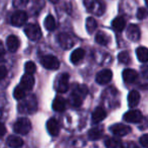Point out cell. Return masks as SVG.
Instances as JSON below:
<instances>
[{
  "label": "cell",
  "instance_id": "6da1fadb",
  "mask_svg": "<svg viewBox=\"0 0 148 148\" xmlns=\"http://www.w3.org/2000/svg\"><path fill=\"white\" fill-rule=\"evenodd\" d=\"M21 103L18 105V112L21 114H33L38 109V101L36 95H29L27 97H23L21 99Z\"/></svg>",
  "mask_w": 148,
  "mask_h": 148
},
{
  "label": "cell",
  "instance_id": "7a4b0ae2",
  "mask_svg": "<svg viewBox=\"0 0 148 148\" xmlns=\"http://www.w3.org/2000/svg\"><path fill=\"white\" fill-rule=\"evenodd\" d=\"M32 129V124L31 121L27 118H19L13 125V131L17 134H21V135H25L27 134Z\"/></svg>",
  "mask_w": 148,
  "mask_h": 148
},
{
  "label": "cell",
  "instance_id": "3957f363",
  "mask_svg": "<svg viewBox=\"0 0 148 148\" xmlns=\"http://www.w3.org/2000/svg\"><path fill=\"white\" fill-rule=\"evenodd\" d=\"M84 5L88 11H91L97 15H101L105 11V5L97 0H84Z\"/></svg>",
  "mask_w": 148,
  "mask_h": 148
},
{
  "label": "cell",
  "instance_id": "277c9868",
  "mask_svg": "<svg viewBox=\"0 0 148 148\" xmlns=\"http://www.w3.org/2000/svg\"><path fill=\"white\" fill-rule=\"evenodd\" d=\"M25 33L27 35V37L29 40H32V41H38L42 37L41 29L36 23H29V25H27L25 27Z\"/></svg>",
  "mask_w": 148,
  "mask_h": 148
},
{
  "label": "cell",
  "instance_id": "5b68a950",
  "mask_svg": "<svg viewBox=\"0 0 148 148\" xmlns=\"http://www.w3.org/2000/svg\"><path fill=\"white\" fill-rule=\"evenodd\" d=\"M41 63L46 69H49V70H57L60 67L59 60L53 55L44 56L41 60Z\"/></svg>",
  "mask_w": 148,
  "mask_h": 148
},
{
  "label": "cell",
  "instance_id": "8992f818",
  "mask_svg": "<svg viewBox=\"0 0 148 148\" xmlns=\"http://www.w3.org/2000/svg\"><path fill=\"white\" fill-rule=\"evenodd\" d=\"M68 87H69V74H61L56 81V89L59 92L64 93L68 90Z\"/></svg>",
  "mask_w": 148,
  "mask_h": 148
},
{
  "label": "cell",
  "instance_id": "52a82bcc",
  "mask_svg": "<svg viewBox=\"0 0 148 148\" xmlns=\"http://www.w3.org/2000/svg\"><path fill=\"white\" fill-rule=\"evenodd\" d=\"M27 21V14L23 10L15 11L14 13L11 16V25H14V27H21Z\"/></svg>",
  "mask_w": 148,
  "mask_h": 148
},
{
  "label": "cell",
  "instance_id": "ba28073f",
  "mask_svg": "<svg viewBox=\"0 0 148 148\" xmlns=\"http://www.w3.org/2000/svg\"><path fill=\"white\" fill-rule=\"evenodd\" d=\"M110 131L116 136H125L131 132V127L125 124H115L110 127Z\"/></svg>",
  "mask_w": 148,
  "mask_h": 148
},
{
  "label": "cell",
  "instance_id": "9c48e42d",
  "mask_svg": "<svg viewBox=\"0 0 148 148\" xmlns=\"http://www.w3.org/2000/svg\"><path fill=\"white\" fill-rule=\"evenodd\" d=\"M143 119L142 113L139 110H131L124 115V120L128 123H139Z\"/></svg>",
  "mask_w": 148,
  "mask_h": 148
},
{
  "label": "cell",
  "instance_id": "30bf717a",
  "mask_svg": "<svg viewBox=\"0 0 148 148\" xmlns=\"http://www.w3.org/2000/svg\"><path fill=\"white\" fill-rule=\"evenodd\" d=\"M112 77H113V73H112L111 70L109 69H103L101 71H99L97 74V77H95V80L99 84H107L110 81L112 80Z\"/></svg>",
  "mask_w": 148,
  "mask_h": 148
},
{
  "label": "cell",
  "instance_id": "8fae6325",
  "mask_svg": "<svg viewBox=\"0 0 148 148\" xmlns=\"http://www.w3.org/2000/svg\"><path fill=\"white\" fill-rule=\"evenodd\" d=\"M21 86H23V88L25 89L27 91L33 89L34 85H35V78L32 74L29 73H25L21 79Z\"/></svg>",
  "mask_w": 148,
  "mask_h": 148
},
{
  "label": "cell",
  "instance_id": "7c38bea8",
  "mask_svg": "<svg viewBox=\"0 0 148 148\" xmlns=\"http://www.w3.org/2000/svg\"><path fill=\"white\" fill-rule=\"evenodd\" d=\"M140 29L136 25H130L127 29V37L129 40L133 42H136L140 39L141 35H140Z\"/></svg>",
  "mask_w": 148,
  "mask_h": 148
},
{
  "label": "cell",
  "instance_id": "4fadbf2b",
  "mask_svg": "<svg viewBox=\"0 0 148 148\" xmlns=\"http://www.w3.org/2000/svg\"><path fill=\"white\" fill-rule=\"evenodd\" d=\"M138 73L133 69H125L123 71V79L126 83H133L137 80Z\"/></svg>",
  "mask_w": 148,
  "mask_h": 148
},
{
  "label": "cell",
  "instance_id": "5bb4252c",
  "mask_svg": "<svg viewBox=\"0 0 148 148\" xmlns=\"http://www.w3.org/2000/svg\"><path fill=\"white\" fill-rule=\"evenodd\" d=\"M85 55V51L81 48H78V49L74 50L73 52L70 55V60L73 64H78L80 61H82V59L84 58Z\"/></svg>",
  "mask_w": 148,
  "mask_h": 148
},
{
  "label": "cell",
  "instance_id": "9a60e30c",
  "mask_svg": "<svg viewBox=\"0 0 148 148\" xmlns=\"http://www.w3.org/2000/svg\"><path fill=\"white\" fill-rule=\"evenodd\" d=\"M47 130L52 136H58L60 131V127L58 122L55 119H50L47 122Z\"/></svg>",
  "mask_w": 148,
  "mask_h": 148
},
{
  "label": "cell",
  "instance_id": "2e32d148",
  "mask_svg": "<svg viewBox=\"0 0 148 148\" xmlns=\"http://www.w3.org/2000/svg\"><path fill=\"white\" fill-rule=\"evenodd\" d=\"M140 101V93L137 90H131L128 95V105L130 108H135Z\"/></svg>",
  "mask_w": 148,
  "mask_h": 148
},
{
  "label": "cell",
  "instance_id": "e0dca14e",
  "mask_svg": "<svg viewBox=\"0 0 148 148\" xmlns=\"http://www.w3.org/2000/svg\"><path fill=\"white\" fill-rule=\"evenodd\" d=\"M112 27H113L114 31L118 32V33H121L126 27V19L122 16L116 17L113 21V23H112Z\"/></svg>",
  "mask_w": 148,
  "mask_h": 148
},
{
  "label": "cell",
  "instance_id": "ac0fdd59",
  "mask_svg": "<svg viewBox=\"0 0 148 148\" xmlns=\"http://www.w3.org/2000/svg\"><path fill=\"white\" fill-rule=\"evenodd\" d=\"M6 45L9 51L14 53L19 48V40L15 36H9L6 40Z\"/></svg>",
  "mask_w": 148,
  "mask_h": 148
},
{
  "label": "cell",
  "instance_id": "d6986e66",
  "mask_svg": "<svg viewBox=\"0 0 148 148\" xmlns=\"http://www.w3.org/2000/svg\"><path fill=\"white\" fill-rule=\"evenodd\" d=\"M58 40H59L60 45H61L64 49H69L74 44V42L72 41L70 36H68L67 34H60L59 37H58Z\"/></svg>",
  "mask_w": 148,
  "mask_h": 148
},
{
  "label": "cell",
  "instance_id": "ffe728a7",
  "mask_svg": "<svg viewBox=\"0 0 148 148\" xmlns=\"http://www.w3.org/2000/svg\"><path fill=\"white\" fill-rule=\"evenodd\" d=\"M53 110L55 112H64L66 108V101L63 97H56L55 99L53 101Z\"/></svg>",
  "mask_w": 148,
  "mask_h": 148
},
{
  "label": "cell",
  "instance_id": "44dd1931",
  "mask_svg": "<svg viewBox=\"0 0 148 148\" xmlns=\"http://www.w3.org/2000/svg\"><path fill=\"white\" fill-rule=\"evenodd\" d=\"M107 113L103 108H97L92 113V122L93 123H99L106 119Z\"/></svg>",
  "mask_w": 148,
  "mask_h": 148
},
{
  "label": "cell",
  "instance_id": "7402d4cb",
  "mask_svg": "<svg viewBox=\"0 0 148 148\" xmlns=\"http://www.w3.org/2000/svg\"><path fill=\"white\" fill-rule=\"evenodd\" d=\"M6 144L9 146V147H21V146L23 145V141L21 138L17 137L15 135H11L7 138V141H6Z\"/></svg>",
  "mask_w": 148,
  "mask_h": 148
},
{
  "label": "cell",
  "instance_id": "603a6c76",
  "mask_svg": "<svg viewBox=\"0 0 148 148\" xmlns=\"http://www.w3.org/2000/svg\"><path fill=\"white\" fill-rule=\"evenodd\" d=\"M103 127L99 126V127H95L92 129H90L88 131V137L90 138V140H97L99 138L103 137Z\"/></svg>",
  "mask_w": 148,
  "mask_h": 148
},
{
  "label": "cell",
  "instance_id": "cb8c5ba5",
  "mask_svg": "<svg viewBox=\"0 0 148 148\" xmlns=\"http://www.w3.org/2000/svg\"><path fill=\"white\" fill-rule=\"evenodd\" d=\"M136 55L140 62L146 63L148 62V49L145 47H139L136 50Z\"/></svg>",
  "mask_w": 148,
  "mask_h": 148
},
{
  "label": "cell",
  "instance_id": "d4e9b609",
  "mask_svg": "<svg viewBox=\"0 0 148 148\" xmlns=\"http://www.w3.org/2000/svg\"><path fill=\"white\" fill-rule=\"evenodd\" d=\"M95 42L97 44H99V45L107 46L110 42V37L106 33H103V32H99L95 35Z\"/></svg>",
  "mask_w": 148,
  "mask_h": 148
},
{
  "label": "cell",
  "instance_id": "484cf974",
  "mask_svg": "<svg viewBox=\"0 0 148 148\" xmlns=\"http://www.w3.org/2000/svg\"><path fill=\"white\" fill-rule=\"evenodd\" d=\"M82 99H83L82 97H79L78 95H76L75 92H73V91H72L71 95H70V97H69V103H70V105H71L72 107L78 108V107H80L81 103H82Z\"/></svg>",
  "mask_w": 148,
  "mask_h": 148
},
{
  "label": "cell",
  "instance_id": "4316f807",
  "mask_svg": "<svg viewBox=\"0 0 148 148\" xmlns=\"http://www.w3.org/2000/svg\"><path fill=\"white\" fill-rule=\"evenodd\" d=\"M106 146L110 148H117V147H123V143L118 138H108L105 142Z\"/></svg>",
  "mask_w": 148,
  "mask_h": 148
},
{
  "label": "cell",
  "instance_id": "83f0119b",
  "mask_svg": "<svg viewBox=\"0 0 148 148\" xmlns=\"http://www.w3.org/2000/svg\"><path fill=\"white\" fill-rule=\"evenodd\" d=\"M44 25H45L46 29L52 32L56 29V21L55 18H54L52 15H48L45 18V21H44Z\"/></svg>",
  "mask_w": 148,
  "mask_h": 148
},
{
  "label": "cell",
  "instance_id": "f1b7e54d",
  "mask_svg": "<svg viewBox=\"0 0 148 148\" xmlns=\"http://www.w3.org/2000/svg\"><path fill=\"white\" fill-rule=\"evenodd\" d=\"M97 21H95L93 17H87L86 19V31L88 32L89 34H92L93 32L97 29Z\"/></svg>",
  "mask_w": 148,
  "mask_h": 148
},
{
  "label": "cell",
  "instance_id": "f546056e",
  "mask_svg": "<svg viewBox=\"0 0 148 148\" xmlns=\"http://www.w3.org/2000/svg\"><path fill=\"white\" fill-rule=\"evenodd\" d=\"M25 93H27V90H25L23 86L18 85V86H16L14 88V91H13V97H14V99L21 101V99H23V97H25Z\"/></svg>",
  "mask_w": 148,
  "mask_h": 148
},
{
  "label": "cell",
  "instance_id": "4dcf8cb0",
  "mask_svg": "<svg viewBox=\"0 0 148 148\" xmlns=\"http://www.w3.org/2000/svg\"><path fill=\"white\" fill-rule=\"evenodd\" d=\"M87 91H88V89L85 85H75V87H73V92L78 95L82 99L87 95Z\"/></svg>",
  "mask_w": 148,
  "mask_h": 148
},
{
  "label": "cell",
  "instance_id": "1f68e13d",
  "mask_svg": "<svg viewBox=\"0 0 148 148\" xmlns=\"http://www.w3.org/2000/svg\"><path fill=\"white\" fill-rule=\"evenodd\" d=\"M25 73H29V74H33L36 72L37 70V67H36V64L32 61H29L25 63Z\"/></svg>",
  "mask_w": 148,
  "mask_h": 148
},
{
  "label": "cell",
  "instance_id": "d6a6232c",
  "mask_svg": "<svg viewBox=\"0 0 148 148\" xmlns=\"http://www.w3.org/2000/svg\"><path fill=\"white\" fill-rule=\"evenodd\" d=\"M118 59L121 63L123 64H128L130 62V56L127 52H121V53L118 55Z\"/></svg>",
  "mask_w": 148,
  "mask_h": 148
},
{
  "label": "cell",
  "instance_id": "836d02e7",
  "mask_svg": "<svg viewBox=\"0 0 148 148\" xmlns=\"http://www.w3.org/2000/svg\"><path fill=\"white\" fill-rule=\"evenodd\" d=\"M27 1H29V0H14L13 5H14L15 7H17V8H21V7H25V5H27Z\"/></svg>",
  "mask_w": 148,
  "mask_h": 148
},
{
  "label": "cell",
  "instance_id": "e575fe53",
  "mask_svg": "<svg viewBox=\"0 0 148 148\" xmlns=\"http://www.w3.org/2000/svg\"><path fill=\"white\" fill-rule=\"evenodd\" d=\"M140 143H141V145L144 146V147H148V134H145V135L141 136V138H140Z\"/></svg>",
  "mask_w": 148,
  "mask_h": 148
},
{
  "label": "cell",
  "instance_id": "d590c367",
  "mask_svg": "<svg viewBox=\"0 0 148 148\" xmlns=\"http://www.w3.org/2000/svg\"><path fill=\"white\" fill-rule=\"evenodd\" d=\"M147 15V11L145 10L144 8H140L139 10H138V12H137V17L139 19H143L144 17Z\"/></svg>",
  "mask_w": 148,
  "mask_h": 148
},
{
  "label": "cell",
  "instance_id": "8d00e7d4",
  "mask_svg": "<svg viewBox=\"0 0 148 148\" xmlns=\"http://www.w3.org/2000/svg\"><path fill=\"white\" fill-rule=\"evenodd\" d=\"M7 74V69L4 66H0V80L3 79Z\"/></svg>",
  "mask_w": 148,
  "mask_h": 148
},
{
  "label": "cell",
  "instance_id": "74e56055",
  "mask_svg": "<svg viewBox=\"0 0 148 148\" xmlns=\"http://www.w3.org/2000/svg\"><path fill=\"white\" fill-rule=\"evenodd\" d=\"M5 132H6V128H5V126L3 125L2 123H0V137H2V136L5 134Z\"/></svg>",
  "mask_w": 148,
  "mask_h": 148
},
{
  "label": "cell",
  "instance_id": "f35d334b",
  "mask_svg": "<svg viewBox=\"0 0 148 148\" xmlns=\"http://www.w3.org/2000/svg\"><path fill=\"white\" fill-rule=\"evenodd\" d=\"M3 55H4V49H3V46L0 44V59L3 57Z\"/></svg>",
  "mask_w": 148,
  "mask_h": 148
},
{
  "label": "cell",
  "instance_id": "ab89813d",
  "mask_svg": "<svg viewBox=\"0 0 148 148\" xmlns=\"http://www.w3.org/2000/svg\"><path fill=\"white\" fill-rule=\"evenodd\" d=\"M50 1H51L52 3H57L58 1H59V0H50Z\"/></svg>",
  "mask_w": 148,
  "mask_h": 148
},
{
  "label": "cell",
  "instance_id": "60d3db41",
  "mask_svg": "<svg viewBox=\"0 0 148 148\" xmlns=\"http://www.w3.org/2000/svg\"><path fill=\"white\" fill-rule=\"evenodd\" d=\"M145 1H146V5L148 6V0H145Z\"/></svg>",
  "mask_w": 148,
  "mask_h": 148
}]
</instances>
